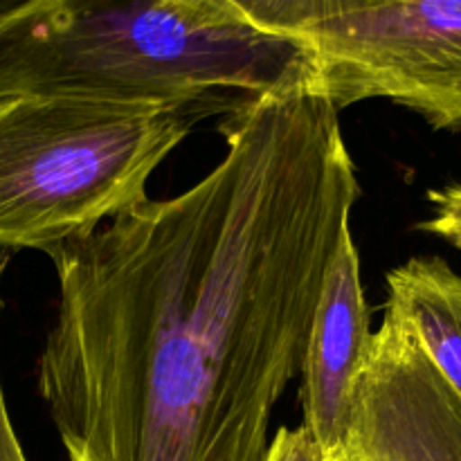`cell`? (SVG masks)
I'll list each match as a JSON object with an SVG mask.
<instances>
[{"label": "cell", "instance_id": "cell-4", "mask_svg": "<svg viewBox=\"0 0 461 461\" xmlns=\"http://www.w3.org/2000/svg\"><path fill=\"white\" fill-rule=\"evenodd\" d=\"M293 39L311 59V90L338 111L390 99L461 133V0H387Z\"/></svg>", "mask_w": 461, "mask_h": 461}, {"label": "cell", "instance_id": "cell-9", "mask_svg": "<svg viewBox=\"0 0 461 461\" xmlns=\"http://www.w3.org/2000/svg\"><path fill=\"white\" fill-rule=\"evenodd\" d=\"M428 203H430V219L421 221L417 228L444 239L461 250V185L430 189Z\"/></svg>", "mask_w": 461, "mask_h": 461}, {"label": "cell", "instance_id": "cell-3", "mask_svg": "<svg viewBox=\"0 0 461 461\" xmlns=\"http://www.w3.org/2000/svg\"><path fill=\"white\" fill-rule=\"evenodd\" d=\"M205 117L196 108L0 99V250L48 252L149 201L153 171Z\"/></svg>", "mask_w": 461, "mask_h": 461}, {"label": "cell", "instance_id": "cell-7", "mask_svg": "<svg viewBox=\"0 0 461 461\" xmlns=\"http://www.w3.org/2000/svg\"><path fill=\"white\" fill-rule=\"evenodd\" d=\"M385 304L403 315L461 399V275L441 257H412L387 273Z\"/></svg>", "mask_w": 461, "mask_h": 461}, {"label": "cell", "instance_id": "cell-1", "mask_svg": "<svg viewBox=\"0 0 461 461\" xmlns=\"http://www.w3.org/2000/svg\"><path fill=\"white\" fill-rule=\"evenodd\" d=\"M225 156L45 255L59 309L36 390L70 461H261L360 198L311 90L221 122Z\"/></svg>", "mask_w": 461, "mask_h": 461}, {"label": "cell", "instance_id": "cell-10", "mask_svg": "<svg viewBox=\"0 0 461 461\" xmlns=\"http://www.w3.org/2000/svg\"><path fill=\"white\" fill-rule=\"evenodd\" d=\"M261 461H322V457H320L318 444L304 426H282L270 437V444Z\"/></svg>", "mask_w": 461, "mask_h": 461}, {"label": "cell", "instance_id": "cell-6", "mask_svg": "<svg viewBox=\"0 0 461 461\" xmlns=\"http://www.w3.org/2000/svg\"><path fill=\"white\" fill-rule=\"evenodd\" d=\"M372 336L358 246L349 225L329 261L300 374L302 426L311 432L320 455L331 453L345 437Z\"/></svg>", "mask_w": 461, "mask_h": 461}, {"label": "cell", "instance_id": "cell-12", "mask_svg": "<svg viewBox=\"0 0 461 461\" xmlns=\"http://www.w3.org/2000/svg\"><path fill=\"white\" fill-rule=\"evenodd\" d=\"M32 0H0V23L7 21V18H12L14 14L21 12L23 7H27Z\"/></svg>", "mask_w": 461, "mask_h": 461}, {"label": "cell", "instance_id": "cell-2", "mask_svg": "<svg viewBox=\"0 0 461 461\" xmlns=\"http://www.w3.org/2000/svg\"><path fill=\"white\" fill-rule=\"evenodd\" d=\"M311 84L300 41L257 30L212 0H32L0 23V99L72 97L212 117Z\"/></svg>", "mask_w": 461, "mask_h": 461}, {"label": "cell", "instance_id": "cell-8", "mask_svg": "<svg viewBox=\"0 0 461 461\" xmlns=\"http://www.w3.org/2000/svg\"><path fill=\"white\" fill-rule=\"evenodd\" d=\"M261 32L295 36L322 23L363 14L387 0H212Z\"/></svg>", "mask_w": 461, "mask_h": 461}, {"label": "cell", "instance_id": "cell-11", "mask_svg": "<svg viewBox=\"0 0 461 461\" xmlns=\"http://www.w3.org/2000/svg\"><path fill=\"white\" fill-rule=\"evenodd\" d=\"M0 461H27L21 441L16 437V430H14L12 419H9L3 383H0Z\"/></svg>", "mask_w": 461, "mask_h": 461}, {"label": "cell", "instance_id": "cell-5", "mask_svg": "<svg viewBox=\"0 0 461 461\" xmlns=\"http://www.w3.org/2000/svg\"><path fill=\"white\" fill-rule=\"evenodd\" d=\"M322 461H461V399L385 304L340 444Z\"/></svg>", "mask_w": 461, "mask_h": 461}]
</instances>
